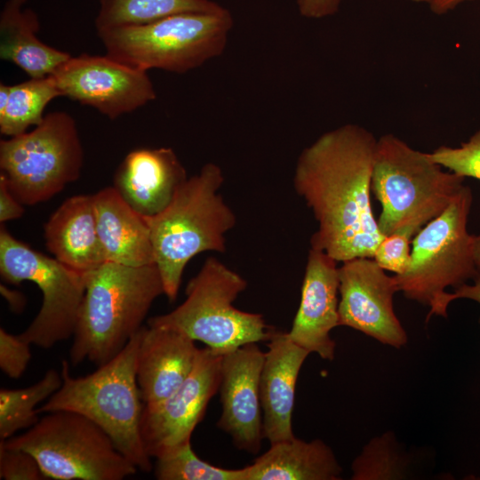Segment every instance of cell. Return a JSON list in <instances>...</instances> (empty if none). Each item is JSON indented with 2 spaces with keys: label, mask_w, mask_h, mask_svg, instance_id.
Here are the masks:
<instances>
[{
  "label": "cell",
  "mask_w": 480,
  "mask_h": 480,
  "mask_svg": "<svg viewBox=\"0 0 480 480\" xmlns=\"http://www.w3.org/2000/svg\"><path fill=\"white\" fill-rule=\"evenodd\" d=\"M93 199L106 260L131 267L156 264L146 218L133 210L114 187L100 189Z\"/></svg>",
  "instance_id": "obj_21"
},
{
  "label": "cell",
  "mask_w": 480,
  "mask_h": 480,
  "mask_svg": "<svg viewBox=\"0 0 480 480\" xmlns=\"http://www.w3.org/2000/svg\"><path fill=\"white\" fill-rule=\"evenodd\" d=\"M62 384L61 373L48 370L36 383L17 389H0V438L8 439L16 432L29 428L38 421L36 406L54 394Z\"/></svg>",
  "instance_id": "obj_26"
},
{
  "label": "cell",
  "mask_w": 480,
  "mask_h": 480,
  "mask_svg": "<svg viewBox=\"0 0 480 480\" xmlns=\"http://www.w3.org/2000/svg\"><path fill=\"white\" fill-rule=\"evenodd\" d=\"M337 263L324 251L310 247L300 306L287 332L294 343L330 361L334 358L336 347L330 333L339 326Z\"/></svg>",
  "instance_id": "obj_16"
},
{
  "label": "cell",
  "mask_w": 480,
  "mask_h": 480,
  "mask_svg": "<svg viewBox=\"0 0 480 480\" xmlns=\"http://www.w3.org/2000/svg\"><path fill=\"white\" fill-rule=\"evenodd\" d=\"M244 480H339L342 468L324 442L296 436L270 448L243 468Z\"/></svg>",
  "instance_id": "obj_22"
},
{
  "label": "cell",
  "mask_w": 480,
  "mask_h": 480,
  "mask_svg": "<svg viewBox=\"0 0 480 480\" xmlns=\"http://www.w3.org/2000/svg\"><path fill=\"white\" fill-rule=\"evenodd\" d=\"M474 0H436L431 5L430 10L436 14H444L458 7L460 4Z\"/></svg>",
  "instance_id": "obj_36"
},
{
  "label": "cell",
  "mask_w": 480,
  "mask_h": 480,
  "mask_svg": "<svg viewBox=\"0 0 480 480\" xmlns=\"http://www.w3.org/2000/svg\"><path fill=\"white\" fill-rule=\"evenodd\" d=\"M36 460L28 452L6 448L0 444V479L42 480L45 479Z\"/></svg>",
  "instance_id": "obj_31"
},
{
  "label": "cell",
  "mask_w": 480,
  "mask_h": 480,
  "mask_svg": "<svg viewBox=\"0 0 480 480\" xmlns=\"http://www.w3.org/2000/svg\"><path fill=\"white\" fill-rule=\"evenodd\" d=\"M399 292L373 258L345 260L339 267V326H348L382 344L400 348L407 334L395 314L393 296Z\"/></svg>",
  "instance_id": "obj_14"
},
{
  "label": "cell",
  "mask_w": 480,
  "mask_h": 480,
  "mask_svg": "<svg viewBox=\"0 0 480 480\" xmlns=\"http://www.w3.org/2000/svg\"><path fill=\"white\" fill-rule=\"evenodd\" d=\"M0 274L10 284H36L41 308L20 339L48 349L73 336L85 292V276L55 258L39 252L0 229Z\"/></svg>",
  "instance_id": "obj_11"
},
{
  "label": "cell",
  "mask_w": 480,
  "mask_h": 480,
  "mask_svg": "<svg viewBox=\"0 0 480 480\" xmlns=\"http://www.w3.org/2000/svg\"><path fill=\"white\" fill-rule=\"evenodd\" d=\"M156 460L155 476L159 480H244L243 468H224L200 459L191 441L164 452Z\"/></svg>",
  "instance_id": "obj_27"
},
{
  "label": "cell",
  "mask_w": 480,
  "mask_h": 480,
  "mask_svg": "<svg viewBox=\"0 0 480 480\" xmlns=\"http://www.w3.org/2000/svg\"><path fill=\"white\" fill-rule=\"evenodd\" d=\"M264 357L265 352L252 342L224 353L221 364L222 411L217 427L230 436L236 449L253 455L264 439L260 396Z\"/></svg>",
  "instance_id": "obj_15"
},
{
  "label": "cell",
  "mask_w": 480,
  "mask_h": 480,
  "mask_svg": "<svg viewBox=\"0 0 480 480\" xmlns=\"http://www.w3.org/2000/svg\"><path fill=\"white\" fill-rule=\"evenodd\" d=\"M295 2L302 17L318 20L337 13L342 0H295Z\"/></svg>",
  "instance_id": "obj_34"
},
{
  "label": "cell",
  "mask_w": 480,
  "mask_h": 480,
  "mask_svg": "<svg viewBox=\"0 0 480 480\" xmlns=\"http://www.w3.org/2000/svg\"><path fill=\"white\" fill-rule=\"evenodd\" d=\"M96 31L149 23L182 12H215L224 7L211 0H99Z\"/></svg>",
  "instance_id": "obj_24"
},
{
  "label": "cell",
  "mask_w": 480,
  "mask_h": 480,
  "mask_svg": "<svg viewBox=\"0 0 480 480\" xmlns=\"http://www.w3.org/2000/svg\"><path fill=\"white\" fill-rule=\"evenodd\" d=\"M84 276L85 292L69 356L73 365L88 360L100 366L140 330L164 289L156 264L131 267L106 261Z\"/></svg>",
  "instance_id": "obj_2"
},
{
  "label": "cell",
  "mask_w": 480,
  "mask_h": 480,
  "mask_svg": "<svg viewBox=\"0 0 480 480\" xmlns=\"http://www.w3.org/2000/svg\"><path fill=\"white\" fill-rule=\"evenodd\" d=\"M10 91L11 85L0 83V113L4 112L7 106Z\"/></svg>",
  "instance_id": "obj_37"
},
{
  "label": "cell",
  "mask_w": 480,
  "mask_h": 480,
  "mask_svg": "<svg viewBox=\"0 0 480 480\" xmlns=\"http://www.w3.org/2000/svg\"><path fill=\"white\" fill-rule=\"evenodd\" d=\"M409 1L418 3V4H428V5H431L436 0H409Z\"/></svg>",
  "instance_id": "obj_39"
},
{
  "label": "cell",
  "mask_w": 480,
  "mask_h": 480,
  "mask_svg": "<svg viewBox=\"0 0 480 480\" xmlns=\"http://www.w3.org/2000/svg\"><path fill=\"white\" fill-rule=\"evenodd\" d=\"M30 345L0 328V368L9 378L18 379L26 371L32 356Z\"/></svg>",
  "instance_id": "obj_32"
},
{
  "label": "cell",
  "mask_w": 480,
  "mask_h": 480,
  "mask_svg": "<svg viewBox=\"0 0 480 480\" xmlns=\"http://www.w3.org/2000/svg\"><path fill=\"white\" fill-rule=\"evenodd\" d=\"M188 179L186 170L171 148H137L124 158L113 187L145 218L157 215Z\"/></svg>",
  "instance_id": "obj_17"
},
{
  "label": "cell",
  "mask_w": 480,
  "mask_h": 480,
  "mask_svg": "<svg viewBox=\"0 0 480 480\" xmlns=\"http://www.w3.org/2000/svg\"><path fill=\"white\" fill-rule=\"evenodd\" d=\"M412 236L404 232L386 236L375 250L373 259L384 270L395 275L406 272L410 267Z\"/></svg>",
  "instance_id": "obj_30"
},
{
  "label": "cell",
  "mask_w": 480,
  "mask_h": 480,
  "mask_svg": "<svg viewBox=\"0 0 480 480\" xmlns=\"http://www.w3.org/2000/svg\"><path fill=\"white\" fill-rule=\"evenodd\" d=\"M60 96L52 76L11 85L7 106L0 113V132L13 137L26 132L31 125L36 126L44 117L46 106Z\"/></svg>",
  "instance_id": "obj_25"
},
{
  "label": "cell",
  "mask_w": 480,
  "mask_h": 480,
  "mask_svg": "<svg viewBox=\"0 0 480 480\" xmlns=\"http://www.w3.org/2000/svg\"><path fill=\"white\" fill-rule=\"evenodd\" d=\"M24 213L23 204L11 193L6 181L0 175V221L20 219Z\"/></svg>",
  "instance_id": "obj_35"
},
{
  "label": "cell",
  "mask_w": 480,
  "mask_h": 480,
  "mask_svg": "<svg viewBox=\"0 0 480 480\" xmlns=\"http://www.w3.org/2000/svg\"><path fill=\"white\" fill-rule=\"evenodd\" d=\"M44 239L55 259L81 273L107 261L98 233L93 195L66 199L45 223Z\"/></svg>",
  "instance_id": "obj_20"
},
{
  "label": "cell",
  "mask_w": 480,
  "mask_h": 480,
  "mask_svg": "<svg viewBox=\"0 0 480 480\" xmlns=\"http://www.w3.org/2000/svg\"><path fill=\"white\" fill-rule=\"evenodd\" d=\"M222 356L209 347L199 348L193 369L181 385L164 400L143 404L140 431L150 458L191 441L209 402L219 391Z\"/></svg>",
  "instance_id": "obj_13"
},
{
  "label": "cell",
  "mask_w": 480,
  "mask_h": 480,
  "mask_svg": "<svg viewBox=\"0 0 480 480\" xmlns=\"http://www.w3.org/2000/svg\"><path fill=\"white\" fill-rule=\"evenodd\" d=\"M408 462L397 448L392 433L371 440L352 463L353 480L402 479Z\"/></svg>",
  "instance_id": "obj_28"
},
{
  "label": "cell",
  "mask_w": 480,
  "mask_h": 480,
  "mask_svg": "<svg viewBox=\"0 0 480 480\" xmlns=\"http://www.w3.org/2000/svg\"><path fill=\"white\" fill-rule=\"evenodd\" d=\"M260 377L264 438L271 444L289 440L298 376L309 352L289 337L275 332L267 343Z\"/></svg>",
  "instance_id": "obj_18"
},
{
  "label": "cell",
  "mask_w": 480,
  "mask_h": 480,
  "mask_svg": "<svg viewBox=\"0 0 480 480\" xmlns=\"http://www.w3.org/2000/svg\"><path fill=\"white\" fill-rule=\"evenodd\" d=\"M84 164L76 123L50 112L30 132L0 141V175L23 205L45 202L76 181Z\"/></svg>",
  "instance_id": "obj_9"
},
{
  "label": "cell",
  "mask_w": 480,
  "mask_h": 480,
  "mask_svg": "<svg viewBox=\"0 0 480 480\" xmlns=\"http://www.w3.org/2000/svg\"><path fill=\"white\" fill-rule=\"evenodd\" d=\"M0 444L29 452L46 478L122 480L138 470L104 430L70 411L46 412L25 433Z\"/></svg>",
  "instance_id": "obj_8"
},
{
  "label": "cell",
  "mask_w": 480,
  "mask_h": 480,
  "mask_svg": "<svg viewBox=\"0 0 480 480\" xmlns=\"http://www.w3.org/2000/svg\"><path fill=\"white\" fill-rule=\"evenodd\" d=\"M465 177L446 171L429 153L414 149L392 133L377 140L371 189L380 203L381 234L412 237L442 214L460 195Z\"/></svg>",
  "instance_id": "obj_5"
},
{
  "label": "cell",
  "mask_w": 480,
  "mask_h": 480,
  "mask_svg": "<svg viewBox=\"0 0 480 480\" xmlns=\"http://www.w3.org/2000/svg\"><path fill=\"white\" fill-rule=\"evenodd\" d=\"M473 284H463L454 289V292H444L436 302L430 308L427 322L432 316H447V308L450 302L457 299H469L480 304V274L473 279Z\"/></svg>",
  "instance_id": "obj_33"
},
{
  "label": "cell",
  "mask_w": 480,
  "mask_h": 480,
  "mask_svg": "<svg viewBox=\"0 0 480 480\" xmlns=\"http://www.w3.org/2000/svg\"><path fill=\"white\" fill-rule=\"evenodd\" d=\"M223 181L220 166L207 163L186 180L164 211L146 218L170 301L176 300L185 267L193 257L226 251L225 235L236 225V216L219 194Z\"/></svg>",
  "instance_id": "obj_3"
},
{
  "label": "cell",
  "mask_w": 480,
  "mask_h": 480,
  "mask_svg": "<svg viewBox=\"0 0 480 480\" xmlns=\"http://www.w3.org/2000/svg\"><path fill=\"white\" fill-rule=\"evenodd\" d=\"M141 328L116 356L86 376L72 377L69 364L63 360L60 388L36 411L63 410L85 416L138 469L149 472L152 464L140 431L143 405L136 377Z\"/></svg>",
  "instance_id": "obj_4"
},
{
  "label": "cell",
  "mask_w": 480,
  "mask_h": 480,
  "mask_svg": "<svg viewBox=\"0 0 480 480\" xmlns=\"http://www.w3.org/2000/svg\"><path fill=\"white\" fill-rule=\"evenodd\" d=\"M471 204L472 192L465 185L447 209L413 236L408 270L394 275L405 298L431 308L447 287L455 289L479 275L475 236L467 229Z\"/></svg>",
  "instance_id": "obj_10"
},
{
  "label": "cell",
  "mask_w": 480,
  "mask_h": 480,
  "mask_svg": "<svg viewBox=\"0 0 480 480\" xmlns=\"http://www.w3.org/2000/svg\"><path fill=\"white\" fill-rule=\"evenodd\" d=\"M198 349L194 340L176 330L142 326L136 377L143 404L172 395L192 371Z\"/></svg>",
  "instance_id": "obj_19"
},
{
  "label": "cell",
  "mask_w": 480,
  "mask_h": 480,
  "mask_svg": "<svg viewBox=\"0 0 480 480\" xmlns=\"http://www.w3.org/2000/svg\"><path fill=\"white\" fill-rule=\"evenodd\" d=\"M28 0H7L0 13V58L22 69L30 78L52 75L71 57L43 43L37 14L25 7Z\"/></svg>",
  "instance_id": "obj_23"
},
{
  "label": "cell",
  "mask_w": 480,
  "mask_h": 480,
  "mask_svg": "<svg viewBox=\"0 0 480 480\" xmlns=\"http://www.w3.org/2000/svg\"><path fill=\"white\" fill-rule=\"evenodd\" d=\"M429 155L444 169L480 180V130L459 147L440 146Z\"/></svg>",
  "instance_id": "obj_29"
},
{
  "label": "cell",
  "mask_w": 480,
  "mask_h": 480,
  "mask_svg": "<svg viewBox=\"0 0 480 480\" xmlns=\"http://www.w3.org/2000/svg\"><path fill=\"white\" fill-rule=\"evenodd\" d=\"M377 140L363 126L346 124L319 136L296 163L294 189L318 223L311 247L338 262L373 258L385 237L371 203Z\"/></svg>",
  "instance_id": "obj_1"
},
{
  "label": "cell",
  "mask_w": 480,
  "mask_h": 480,
  "mask_svg": "<svg viewBox=\"0 0 480 480\" xmlns=\"http://www.w3.org/2000/svg\"><path fill=\"white\" fill-rule=\"evenodd\" d=\"M234 20L226 8L182 12L97 31L106 54L130 67L185 74L224 52Z\"/></svg>",
  "instance_id": "obj_6"
},
{
  "label": "cell",
  "mask_w": 480,
  "mask_h": 480,
  "mask_svg": "<svg viewBox=\"0 0 480 480\" xmlns=\"http://www.w3.org/2000/svg\"><path fill=\"white\" fill-rule=\"evenodd\" d=\"M147 72L107 54L81 53L71 56L50 76L60 96L116 119L156 99V90Z\"/></svg>",
  "instance_id": "obj_12"
},
{
  "label": "cell",
  "mask_w": 480,
  "mask_h": 480,
  "mask_svg": "<svg viewBox=\"0 0 480 480\" xmlns=\"http://www.w3.org/2000/svg\"><path fill=\"white\" fill-rule=\"evenodd\" d=\"M474 260L476 268L480 274V234L475 236L474 241Z\"/></svg>",
  "instance_id": "obj_38"
},
{
  "label": "cell",
  "mask_w": 480,
  "mask_h": 480,
  "mask_svg": "<svg viewBox=\"0 0 480 480\" xmlns=\"http://www.w3.org/2000/svg\"><path fill=\"white\" fill-rule=\"evenodd\" d=\"M247 281L214 257L205 260L172 311L150 317L148 325L176 330L222 354L252 342L268 341L276 332L261 314L234 307Z\"/></svg>",
  "instance_id": "obj_7"
}]
</instances>
